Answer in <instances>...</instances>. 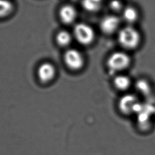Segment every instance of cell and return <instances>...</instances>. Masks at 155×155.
<instances>
[{
    "label": "cell",
    "instance_id": "obj_1",
    "mask_svg": "<svg viewBox=\"0 0 155 155\" xmlns=\"http://www.w3.org/2000/svg\"><path fill=\"white\" fill-rule=\"evenodd\" d=\"M117 40L124 51H131L139 47L142 38L137 28L133 25H127L121 27L117 33Z\"/></svg>",
    "mask_w": 155,
    "mask_h": 155
},
{
    "label": "cell",
    "instance_id": "obj_14",
    "mask_svg": "<svg viewBox=\"0 0 155 155\" xmlns=\"http://www.w3.org/2000/svg\"><path fill=\"white\" fill-rule=\"evenodd\" d=\"M109 7L115 13H121L124 8L123 3L120 0H111L109 2Z\"/></svg>",
    "mask_w": 155,
    "mask_h": 155
},
{
    "label": "cell",
    "instance_id": "obj_6",
    "mask_svg": "<svg viewBox=\"0 0 155 155\" xmlns=\"http://www.w3.org/2000/svg\"><path fill=\"white\" fill-rule=\"evenodd\" d=\"M119 108L125 114H130L136 111L139 107L137 97L130 94H125L121 97L118 103Z\"/></svg>",
    "mask_w": 155,
    "mask_h": 155
},
{
    "label": "cell",
    "instance_id": "obj_9",
    "mask_svg": "<svg viewBox=\"0 0 155 155\" xmlns=\"http://www.w3.org/2000/svg\"><path fill=\"white\" fill-rule=\"evenodd\" d=\"M77 12L75 8L71 5H65L59 10V17L65 24H71L76 19Z\"/></svg>",
    "mask_w": 155,
    "mask_h": 155
},
{
    "label": "cell",
    "instance_id": "obj_4",
    "mask_svg": "<svg viewBox=\"0 0 155 155\" xmlns=\"http://www.w3.org/2000/svg\"><path fill=\"white\" fill-rule=\"evenodd\" d=\"M121 19L115 14L108 15L103 17L100 22L99 27L101 31L107 35L117 33L120 28Z\"/></svg>",
    "mask_w": 155,
    "mask_h": 155
},
{
    "label": "cell",
    "instance_id": "obj_12",
    "mask_svg": "<svg viewBox=\"0 0 155 155\" xmlns=\"http://www.w3.org/2000/svg\"><path fill=\"white\" fill-rule=\"evenodd\" d=\"M56 40L58 44L64 47L68 45L70 43L71 41V36L69 32L65 30H62L58 33Z\"/></svg>",
    "mask_w": 155,
    "mask_h": 155
},
{
    "label": "cell",
    "instance_id": "obj_11",
    "mask_svg": "<svg viewBox=\"0 0 155 155\" xmlns=\"http://www.w3.org/2000/svg\"><path fill=\"white\" fill-rule=\"evenodd\" d=\"M103 0H82V7L88 12L97 11L101 7Z\"/></svg>",
    "mask_w": 155,
    "mask_h": 155
},
{
    "label": "cell",
    "instance_id": "obj_13",
    "mask_svg": "<svg viewBox=\"0 0 155 155\" xmlns=\"http://www.w3.org/2000/svg\"><path fill=\"white\" fill-rule=\"evenodd\" d=\"M13 8V4L8 0H0V18L8 16Z\"/></svg>",
    "mask_w": 155,
    "mask_h": 155
},
{
    "label": "cell",
    "instance_id": "obj_5",
    "mask_svg": "<svg viewBox=\"0 0 155 155\" xmlns=\"http://www.w3.org/2000/svg\"><path fill=\"white\" fill-rule=\"evenodd\" d=\"M64 60L67 66L74 70L81 68L84 64V58L82 53L74 48L69 49L65 51Z\"/></svg>",
    "mask_w": 155,
    "mask_h": 155
},
{
    "label": "cell",
    "instance_id": "obj_2",
    "mask_svg": "<svg viewBox=\"0 0 155 155\" xmlns=\"http://www.w3.org/2000/svg\"><path fill=\"white\" fill-rule=\"evenodd\" d=\"M131 59L125 51H116L112 53L107 60V67L113 73H119L125 71L130 66Z\"/></svg>",
    "mask_w": 155,
    "mask_h": 155
},
{
    "label": "cell",
    "instance_id": "obj_15",
    "mask_svg": "<svg viewBox=\"0 0 155 155\" xmlns=\"http://www.w3.org/2000/svg\"><path fill=\"white\" fill-rule=\"evenodd\" d=\"M137 87L138 90L141 93H143L145 94L146 93L148 92L149 90H150V87H149L148 84H147V82L143 80H140V81L137 82Z\"/></svg>",
    "mask_w": 155,
    "mask_h": 155
},
{
    "label": "cell",
    "instance_id": "obj_7",
    "mask_svg": "<svg viewBox=\"0 0 155 155\" xmlns=\"http://www.w3.org/2000/svg\"><path fill=\"white\" fill-rule=\"evenodd\" d=\"M55 74V67L50 62H44L38 68V78L40 81L44 82L50 81L54 78Z\"/></svg>",
    "mask_w": 155,
    "mask_h": 155
},
{
    "label": "cell",
    "instance_id": "obj_8",
    "mask_svg": "<svg viewBox=\"0 0 155 155\" xmlns=\"http://www.w3.org/2000/svg\"><path fill=\"white\" fill-rule=\"evenodd\" d=\"M139 14L137 10L133 6L124 7L121 12V19L127 23V25H133L139 19Z\"/></svg>",
    "mask_w": 155,
    "mask_h": 155
},
{
    "label": "cell",
    "instance_id": "obj_10",
    "mask_svg": "<svg viewBox=\"0 0 155 155\" xmlns=\"http://www.w3.org/2000/svg\"><path fill=\"white\" fill-rule=\"evenodd\" d=\"M114 87L119 91H125L129 89L131 85V81L127 75L118 74L114 78L113 80Z\"/></svg>",
    "mask_w": 155,
    "mask_h": 155
},
{
    "label": "cell",
    "instance_id": "obj_3",
    "mask_svg": "<svg viewBox=\"0 0 155 155\" xmlns=\"http://www.w3.org/2000/svg\"><path fill=\"white\" fill-rule=\"evenodd\" d=\"M73 31L76 39L82 45L90 44L95 38V33L93 28L85 23L76 24L74 27Z\"/></svg>",
    "mask_w": 155,
    "mask_h": 155
}]
</instances>
